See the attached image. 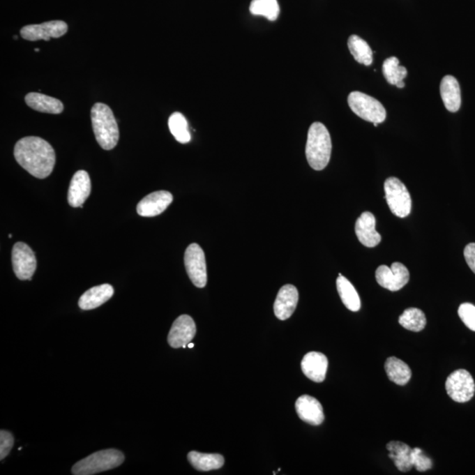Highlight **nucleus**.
<instances>
[{"label":"nucleus","mask_w":475,"mask_h":475,"mask_svg":"<svg viewBox=\"0 0 475 475\" xmlns=\"http://www.w3.org/2000/svg\"><path fill=\"white\" fill-rule=\"evenodd\" d=\"M249 9L252 15L264 16L271 22L276 21L280 13L278 0H252Z\"/></svg>","instance_id":"30"},{"label":"nucleus","mask_w":475,"mask_h":475,"mask_svg":"<svg viewBox=\"0 0 475 475\" xmlns=\"http://www.w3.org/2000/svg\"><path fill=\"white\" fill-rule=\"evenodd\" d=\"M329 368V360L324 354L312 352L302 359L301 369L309 379L317 383L324 382Z\"/></svg>","instance_id":"18"},{"label":"nucleus","mask_w":475,"mask_h":475,"mask_svg":"<svg viewBox=\"0 0 475 475\" xmlns=\"http://www.w3.org/2000/svg\"><path fill=\"white\" fill-rule=\"evenodd\" d=\"M355 232L359 241L367 248H374L382 241V235L376 231V218L372 212L365 211L356 222Z\"/></svg>","instance_id":"15"},{"label":"nucleus","mask_w":475,"mask_h":475,"mask_svg":"<svg viewBox=\"0 0 475 475\" xmlns=\"http://www.w3.org/2000/svg\"><path fill=\"white\" fill-rule=\"evenodd\" d=\"M464 256L467 265L475 274V243L467 245L465 248Z\"/></svg>","instance_id":"34"},{"label":"nucleus","mask_w":475,"mask_h":475,"mask_svg":"<svg viewBox=\"0 0 475 475\" xmlns=\"http://www.w3.org/2000/svg\"><path fill=\"white\" fill-rule=\"evenodd\" d=\"M68 31V25L63 21H52L42 24H32L23 27L21 36L28 41H50V38H59Z\"/></svg>","instance_id":"11"},{"label":"nucleus","mask_w":475,"mask_h":475,"mask_svg":"<svg viewBox=\"0 0 475 475\" xmlns=\"http://www.w3.org/2000/svg\"><path fill=\"white\" fill-rule=\"evenodd\" d=\"M348 47L350 53L356 62L366 66L372 65L373 62L372 50L370 48L368 43L361 37L355 35L350 36Z\"/></svg>","instance_id":"26"},{"label":"nucleus","mask_w":475,"mask_h":475,"mask_svg":"<svg viewBox=\"0 0 475 475\" xmlns=\"http://www.w3.org/2000/svg\"><path fill=\"white\" fill-rule=\"evenodd\" d=\"M376 280L382 287L391 292H398L409 281V271L400 262H393L391 267L379 266L376 271Z\"/></svg>","instance_id":"10"},{"label":"nucleus","mask_w":475,"mask_h":475,"mask_svg":"<svg viewBox=\"0 0 475 475\" xmlns=\"http://www.w3.org/2000/svg\"><path fill=\"white\" fill-rule=\"evenodd\" d=\"M188 460L192 467L198 471L208 472L220 469L224 466L225 459L220 454H206L190 451Z\"/></svg>","instance_id":"23"},{"label":"nucleus","mask_w":475,"mask_h":475,"mask_svg":"<svg viewBox=\"0 0 475 475\" xmlns=\"http://www.w3.org/2000/svg\"><path fill=\"white\" fill-rule=\"evenodd\" d=\"M194 346L195 345H193V343L190 342L188 345V348L192 349V348H193Z\"/></svg>","instance_id":"35"},{"label":"nucleus","mask_w":475,"mask_h":475,"mask_svg":"<svg viewBox=\"0 0 475 475\" xmlns=\"http://www.w3.org/2000/svg\"><path fill=\"white\" fill-rule=\"evenodd\" d=\"M331 137L324 124L313 123L308 130L306 155L312 169L321 171L328 166L331 157Z\"/></svg>","instance_id":"3"},{"label":"nucleus","mask_w":475,"mask_h":475,"mask_svg":"<svg viewBox=\"0 0 475 475\" xmlns=\"http://www.w3.org/2000/svg\"><path fill=\"white\" fill-rule=\"evenodd\" d=\"M185 268L195 287L204 288L207 284V266L203 249L197 243L188 246L184 255Z\"/></svg>","instance_id":"8"},{"label":"nucleus","mask_w":475,"mask_h":475,"mask_svg":"<svg viewBox=\"0 0 475 475\" xmlns=\"http://www.w3.org/2000/svg\"><path fill=\"white\" fill-rule=\"evenodd\" d=\"M15 158L22 167L38 179H45L52 173L56 153L46 140L39 137H26L15 146Z\"/></svg>","instance_id":"1"},{"label":"nucleus","mask_w":475,"mask_h":475,"mask_svg":"<svg viewBox=\"0 0 475 475\" xmlns=\"http://www.w3.org/2000/svg\"><path fill=\"white\" fill-rule=\"evenodd\" d=\"M13 268L20 280H31L37 262L35 252L28 245L17 242L12 252Z\"/></svg>","instance_id":"9"},{"label":"nucleus","mask_w":475,"mask_h":475,"mask_svg":"<svg viewBox=\"0 0 475 475\" xmlns=\"http://www.w3.org/2000/svg\"><path fill=\"white\" fill-rule=\"evenodd\" d=\"M197 333V326L190 316L183 315L178 317L168 333L167 342L172 348H187Z\"/></svg>","instance_id":"12"},{"label":"nucleus","mask_w":475,"mask_h":475,"mask_svg":"<svg viewBox=\"0 0 475 475\" xmlns=\"http://www.w3.org/2000/svg\"><path fill=\"white\" fill-rule=\"evenodd\" d=\"M348 103L354 113L367 122L382 123L386 118L385 107L378 100L361 92H352Z\"/></svg>","instance_id":"5"},{"label":"nucleus","mask_w":475,"mask_h":475,"mask_svg":"<svg viewBox=\"0 0 475 475\" xmlns=\"http://www.w3.org/2000/svg\"><path fill=\"white\" fill-rule=\"evenodd\" d=\"M90 193L91 181L89 173L84 170L76 172L69 186V204L74 208H82Z\"/></svg>","instance_id":"17"},{"label":"nucleus","mask_w":475,"mask_h":475,"mask_svg":"<svg viewBox=\"0 0 475 475\" xmlns=\"http://www.w3.org/2000/svg\"><path fill=\"white\" fill-rule=\"evenodd\" d=\"M296 414L305 423L313 426L321 425L324 421L323 407L318 400L305 394L296 400L295 404Z\"/></svg>","instance_id":"14"},{"label":"nucleus","mask_w":475,"mask_h":475,"mask_svg":"<svg viewBox=\"0 0 475 475\" xmlns=\"http://www.w3.org/2000/svg\"><path fill=\"white\" fill-rule=\"evenodd\" d=\"M299 302L298 289L292 285H286L279 289L274 304L276 318L285 321L295 312Z\"/></svg>","instance_id":"16"},{"label":"nucleus","mask_w":475,"mask_h":475,"mask_svg":"<svg viewBox=\"0 0 475 475\" xmlns=\"http://www.w3.org/2000/svg\"><path fill=\"white\" fill-rule=\"evenodd\" d=\"M386 203L392 213L399 218H406L412 209V200L409 190L402 181L396 177H390L385 181Z\"/></svg>","instance_id":"6"},{"label":"nucleus","mask_w":475,"mask_h":475,"mask_svg":"<svg viewBox=\"0 0 475 475\" xmlns=\"http://www.w3.org/2000/svg\"><path fill=\"white\" fill-rule=\"evenodd\" d=\"M173 195L166 190L155 191L138 203L137 212L141 217H155L167 210L173 202Z\"/></svg>","instance_id":"13"},{"label":"nucleus","mask_w":475,"mask_h":475,"mask_svg":"<svg viewBox=\"0 0 475 475\" xmlns=\"http://www.w3.org/2000/svg\"><path fill=\"white\" fill-rule=\"evenodd\" d=\"M458 313L464 324L475 332V306L471 303H464L460 306Z\"/></svg>","instance_id":"31"},{"label":"nucleus","mask_w":475,"mask_h":475,"mask_svg":"<svg viewBox=\"0 0 475 475\" xmlns=\"http://www.w3.org/2000/svg\"><path fill=\"white\" fill-rule=\"evenodd\" d=\"M114 295V288L110 285L94 286L80 296L79 306L82 310H93L109 301Z\"/></svg>","instance_id":"19"},{"label":"nucleus","mask_w":475,"mask_h":475,"mask_svg":"<svg viewBox=\"0 0 475 475\" xmlns=\"http://www.w3.org/2000/svg\"><path fill=\"white\" fill-rule=\"evenodd\" d=\"M446 389L448 395L454 402H467L474 396V380L467 370H457L448 376Z\"/></svg>","instance_id":"7"},{"label":"nucleus","mask_w":475,"mask_h":475,"mask_svg":"<svg viewBox=\"0 0 475 475\" xmlns=\"http://www.w3.org/2000/svg\"><path fill=\"white\" fill-rule=\"evenodd\" d=\"M382 72L386 82L391 85H398L404 82L407 75L405 67L400 66L399 59L395 56L389 57L383 63Z\"/></svg>","instance_id":"28"},{"label":"nucleus","mask_w":475,"mask_h":475,"mask_svg":"<svg viewBox=\"0 0 475 475\" xmlns=\"http://www.w3.org/2000/svg\"><path fill=\"white\" fill-rule=\"evenodd\" d=\"M27 105L38 112L59 114L63 111V104L56 98L39 93H29L25 97Z\"/></svg>","instance_id":"21"},{"label":"nucleus","mask_w":475,"mask_h":475,"mask_svg":"<svg viewBox=\"0 0 475 475\" xmlns=\"http://www.w3.org/2000/svg\"><path fill=\"white\" fill-rule=\"evenodd\" d=\"M94 136L103 149L110 151L116 146L119 129L112 110L106 104L96 103L91 110Z\"/></svg>","instance_id":"2"},{"label":"nucleus","mask_w":475,"mask_h":475,"mask_svg":"<svg viewBox=\"0 0 475 475\" xmlns=\"http://www.w3.org/2000/svg\"><path fill=\"white\" fill-rule=\"evenodd\" d=\"M399 323L404 329L413 332L422 331L427 324L426 316L422 310L407 308L400 316Z\"/></svg>","instance_id":"27"},{"label":"nucleus","mask_w":475,"mask_h":475,"mask_svg":"<svg viewBox=\"0 0 475 475\" xmlns=\"http://www.w3.org/2000/svg\"><path fill=\"white\" fill-rule=\"evenodd\" d=\"M15 443L13 435L8 431H0V460H3L11 451Z\"/></svg>","instance_id":"33"},{"label":"nucleus","mask_w":475,"mask_h":475,"mask_svg":"<svg viewBox=\"0 0 475 475\" xmlns=\"http://www.w3.org/2000/svg\"><path fill=\"white\" fill-rule=\"evenodd\" d=\"M336 286L343 304L347 308L352 312H358L361 308V301H360L358 292L356 291L352 282L348 279L339 274Z\"/></svg>","instance_id":"25"},{"label":"nucleus","mask_w":475,"mask_h":475,"mask_svg":"<svg viewBox=\"0 0 475 475\" xmlns=\"http://www.w3.org/2000/svg\"><path fill=\"white\" fill-rule=\"evenodd\" d=\"M124 461V455L116 449H107L91 454L74 465V475H93L102 472L114 469Z\"/></svg>","instance_id":"4"},{"label":"nucleus","mask_w":475,"mask_h":475,"mask_svg":"<svg viewBox=\"0 0 475 475\" xmlns=\"http://www.w3.org/2000/svg\"><path fill=\"white\" fill-rule=\"evenodd\" d=\"M168 127H169L172 135L178 142L181 144L190 142L191 136L190 131H188L186 118L183 114L179 112L172 114L169 120H168Z\"/></svg>","instance_id":"29"},{"label":"nucleus","mask_w":475,"mask_h":475,"mask_svg":"<svg viewBox=\"0 0 475 475\" xmlns=\"http://www.w3.org/2000/svg\"><path fill=\"white\" fill-rule=\"evenodd\" d=\"M412 462L413 466L419 472H425L431 469L433 466L432 460L427 455L424 454L420 448L412 449Z\"/></svg>","instance_id":"32"},{"label":"nucleus","mask_w":475,"mask_h":475,"mask_svg":"<svg viewBox=\"0 0 475 475\" xmlns=\"http://www.w3.org/2000/svg\"><path fill=\"white\" fill-rule=\"evenodd\" d=\"M441 97L446 110L450 112H457L461 106L460 84L453 76L444 77L440 85Z\"/></svg>","instance_id":"20"},{"label":"nucleus","mask_w":475,"mask_h":475,"mask_svg":"<svg viewBox=\"0 0 475 475\" xmlns=\"http://www.w3.org/2000/svg\"><path fill=\"white\" fill-rule=\"evenodd\" d=\"M385 370L389 379L396 385L405 386L412 377L409 366L402 360L394 358V356L386 359Z\"/></svg>","instance_id":"24"},{"label":"nucleus","mask_w":475,"mask_h":475,"mask_svg":"<svg viewBox=\"0 0 475 475\" xmlns=\"http://www.w3.org/2000/svg\"><path fill=\"white\" fill-rule=\"evenodd\" d=\"M386 449L389 451V457L398 470L406 473L412 469V449L407 444L399 441H391L386 444Z\"/></svg>","instance_id":"22"}]
</instances>
